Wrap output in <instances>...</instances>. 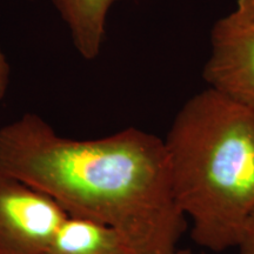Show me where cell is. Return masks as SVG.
<instances>
[{
  "mask_svg": "<svg viewBox=\"0 0 254 254\" xmlns=\"http://www.w3.org/2000/svg\"><path fill=\"white\" fill-rule=\"evenodd\" d=\"M0 168L55 199L71 217L112 227L129 254H176L186 230L164 139L129 127L91 140L60 136L25 113L0 128Z\"/></svg>",
  "mask_w": 254,
  "mask_h": 254,
  "instance_id": "1",
  "label": "cell"
},
{
  "mask_svg": "<svg viewBox=\"0 0 254 254\" xmlns=\"http://www.w3.org/2000/svg\"><path fill=\"white\" fill-rule=\"evenodd\" d=\"M164 144L192 239L213 252L237 247L254 209V110L207 87L183 105Z\"/></svg>",
  "mask_w": 254,
  "mask_h": 254,
  "instance_id": "2",
  "label": "cell"
},
{
  "mask_svg": "<svg viewBox=\"0 0 254 254\" xmlns=\"http://www.w3.org/2000/svg\"><path fill=\"white\" fill-rule=\"evenodd\" d=\"M67 217L55 199L0 168V254H46Z\"/></svg>",
  "mask_w": 254,
  "mask_h": 254,
  "instance_id": "3",
  "label": "cell"
},
{
  "mask_svg": "<svg viewBox=\"0 0 254 254\" xmlns=\"http://www.w3.org/2000/svg\"><path fill=\"white\" fill-rule=\"evenodd\" d=\"M202 77L208 88L254 110V19L230 13L214 24Z\"/></svg>",
  "mask_w": 254,
  "mask_h": 254,
  "instance_id": "4",
  "label": "cell"
},
{
  "mask_svg": "<svg viewBox=\"0 0 254 254\" xmlns=\"http://www.w3.org/2000/svg\"><path fill=\"white\" fill-rule=\"evenodd\" d=\"M120 0H52L60 17L67 24L74 45L84 59L99 56L106 34L110 9Z\"/></svg>",
  "mask_w": 254,
  "mask_h": 254,
  "instance_id": "5",
  "label": "cell"
},
{
  "mask_svg": "<svg viewBox=\"0 0 254 254\" xmlns=\"http://www.w3.org/2000/svg\"><path fill=\"white\" fill-rule=\"evenodd\" d=\"M46 254H129V251L112 227L68 215L53 237Z\"/></svg>",
  "mask_w": 254,
  "mask_h": 254,
  "instance_id": "6",
  "label": "cell"
},
{
  "mask_svg": "<svg viewBox=\"0 0 254 254\" xmlns=\"http://www.w3.org/2000/svg\"><path fill=\"white\" fill-rule=\"evenodd\" d=\"M237 247L240 254H254V209L241 230Z\"/></svg>",
  "mask_w": 254,
  "mask_h": 254,
  "instance_id": "7",
  "label": "cell"
},
{
  "mask_svg": "<svg viewBox=\"0 0 254 254\" xmlns=\"http://www.w3.org/2000/svg\"><path fill=\"white\" fill-rule=\"evenodd\" d=\"M9 75H11V67H9L5 53L0 49V100L5 97L8 88Z\"/></svg>",
  "mask_w": 254,
  "mask_h": 254,
  "instance_id": "8",
  "label": "cell"
},
{
  "mask_svg": "<svg viewBox=\"0 0 254 254\" xmlns=\"http://www.w3.org/2000/svg\"><path fill=\"white\" fill-rule=\"evenodd\" d=\"M231 13L244 20L254 19V0H237L236 8Z\"/></svg>",
  "mask_w": 254,
  "mask_h": 254,
  "instance_id": "9",
  "label": "cell"
},
{
  "mask_svg": "<svg viewBox=\"0 0 254 254\" xmlns=\"http://www.w3.org/2000/svg\"><path fill=\"white\" fill-rule=\"evenodd\" d=\"M176 254H198V253L193 252V251L190 250H178Z\"/></svg>",
  "mask_w": 254,
  "mask_h": 254,
  "instance_id": "10",
  "label": "cell"
}]
</instances>
